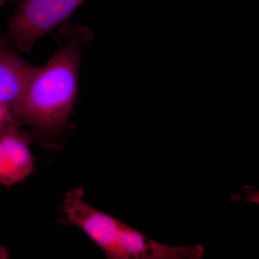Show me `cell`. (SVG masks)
<instances>
[{
    "label": "cell",
    "mask_w": 259,
    "mask_h": 259,
    "mask_svg": "<svg viewBox=\"0 0 259 259\" xmlns=\"http://www.w3.org/2000/svg\"><path fill=\"white\" fill-rule=\"evenodd\" d=\"M9 122H17L6 107L0 104V126Z\"/></svg>",
    "instance_id": "cell-6"
},
{
    "label": "cell",
    "mask_w": 259,
    "mask_h": 259,
    "mask_svg": "<svg viewBox=\"0 0 259 259\" xmlns=\"http://www.w3.org/2000/svg\"><path fill=\"white\" fill-rule=\"evenodd\" d=\"M87 0H44L40 17L34 25L29 45L31 48L42 36L67 20Z\"/></svg>",
    "instance_id": "cell-5"
},
{
    "label": "cell",
    "mask_w": 259,
    "mask_h": 259,
    "mask_svg": "<svg viewBox=\"0 0 259 259\" xmlns=\"http://www.w3.org/2000/svg\"><path fill=\"white\" fill-rule=\"evenodd\" d=\"M10 255L8 254V250L5 249L4 247H0V259L9 258Z\"/></svg>",
    "instance_id": "cell-7"
},
{
    "label": "cell",
    "mask_w": 259,
    "mask_h": 259,
    "mask_svg": "<svg viewBox=\"0 0 259 259\" xmlns=\"http://www.w3.org/2000/svg\"><path fill=\"white\" fill-rule=\"evenodd\" d=\"M7 0H0V8H1V7L5 4V2Z\"/></svg>",
    "instance_id": "cell-8"
},
{
    "label": "cell",
    "mask_w": 259,
    "mask_h": 259,
    "mask_svg": "<svg viewBox=\"0 0 259 259\" xmlns=\"http://www.w3.org/2000/svg\"><path fill=\"white\" fill-rule=\"evenodd\" d=\"M82 187L70 190L59 209L66 221L76 226L100 248L108 259H121L117 244V233L122 221L99 210L85 202Z\"/></svg>",
    "instance_id": "cell-2"
},
{
    "label": "cell",
    "mask_w": 259,
    "mask_h": 259,
    "mask_svg": "<svg viewBox=\"0 0 259 259\" xmlns=\"http://www.w3.org/2000/svg\"><path fill=\"white\" fill-rule=\"evenodd\" d=\"M11 40L0 37V104L13 116L37 66L24 60Z\"/></svg>",
    "instance_id": "cell-4"
},
{
    "label": "cell",
    "mask_w": 259,
    "mask_h": 259,
    "mask_svg": "<svg viewBox=\"0 0 259 259\" xmlns=\"http://www.w3.org/2000/svg\"><path fill=\"white\" fill-rule=\"evenodd\" d=\"M17 122L0 126V185L10 187L21 182L33 169L30 135Z\"/></svg>",
    "instance_id": "cell-3"
},
{
    "label": "cell",
    "mask_w": 259,
    "mask_h": 259,
    "mask_svg": "<svg viewBox=\"0 0 259 259\" xmlns=\"http://www.w3.org/2000/svg\"><path fill=\"white\" fill-rule=\"evenodd\" d=\"M66 25L61 29L64 46L36 68L13 114L20 125H28L37 134H57L69 123L77 97L82 51L93 40L89 29Z\"/></svg>",
    "instance_id": "cell-1"
}]
</instances>
